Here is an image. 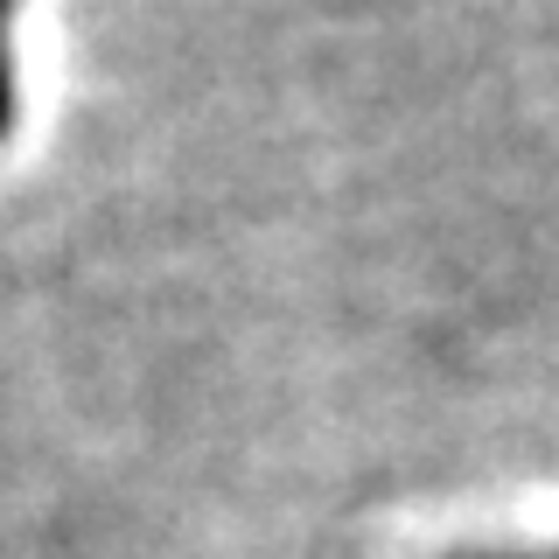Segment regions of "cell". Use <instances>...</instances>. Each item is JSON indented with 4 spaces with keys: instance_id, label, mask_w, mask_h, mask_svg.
<instances>
[{
    "instance_id": "6da1fadb",
    "label": "cell",
    "mask_w": 559,
    "mask_h": 559,
    "mask_svg": "<svg viewBox=\"0 0 559 559\" xmlns=\"http://www.w3.org/2000/svg\"><path fill=\"white\" fill-rule=\"evenodd\" d=\"M8 8H14V0H0V133H8V119H14V70H8Z\"/></svg>"
}]
</instances>
